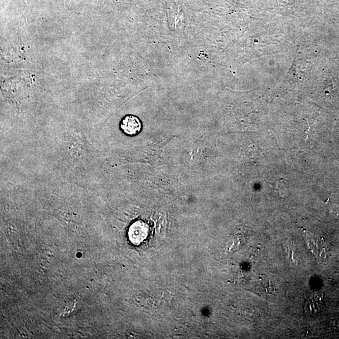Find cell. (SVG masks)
Returning a JSON list of instances; mask_svg holds the SVG:
<instances>
[{"mask_svg": "<svg viewBox=\"0 0 339 339\" xmlns=\"http://www.w3.org/2000/svg\"><path fill=\"white\" fill-rule=\"evenodd\" d=\"M121 128L124 133L129 136L136 135L141 131L142 123L135 116H126L121 123Z\"/></svg>", "mask_w": 339, "mask_h": 339, "instance_id": "1", "label": "cell"}, {"mask_svg": "<svg viewBox=\"0 0 339 339\" xmlns=\"http://www.w3.org/2000/svg\"><path fill=\"white\" fill-rule=\"evenodd\" d=\"M324 303V295L322 293L317 292L312 295L306 300L305 305V313L306 316H314L321 310Z\"/></svg>", "mask_w": 339, "mask_h": 339, "instance_id": "2", "label": "cell"}, {"mask_svg": "<svg viewBox=\"0 0 339 339\" xmlns=\"http://www.w3.org/2000/svg\"><path fill=\"white\" fill-rule=\"evenodd\" d=\"M306 244L312 253L317 260H322L326 258L327 250L324 241L312 237H306Z\"/></svg>", "mask_w": 339, "mask_h": 339, "instance_id": "3", "label": "cell"}, {"mask_svg": "<svg viewBox=\"0 0 339 339\" xmlns=\"http://www.w3.org/2000/svg\"><path fill=\"white\" fill-rule=\"evenodd\" d=\"M146 230V225L144 222H136L130 228V235L131 238H133V240H137V239L139 240L140 237L144 235Z\"/></svg>", "mask_w": 339, "mask_h": 339, "instance_id": "4", "label": "cell"}]
</instances>
